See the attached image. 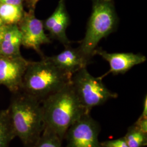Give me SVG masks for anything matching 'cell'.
<instances>
[{
	"mask_svg": "<svg viewBox=\"0 0 147 147\" xmlns=\"http://www.w3.org/2000/svg\"><path fill=\"white\" fill-rule=\"evenodd\" d=\"M21 92L15 93L8 111L16 137L33 147L45 127L42 102Z\"/></svg>",
	"mask_w": 147,
	"mask_h": 147,
	"instance_id": "6da1fadb",
	"label": "cell"
},
{
	"mask_svg": "<svg viewBox=\"0 0 147 147\" xmlns=\"http://www.w3.org/2000/svg\"><path fill=\"white\" fill-rule=\"evenodd\" d=\"M45 126L63 140L69 128L86 113L71 82L42 101Z\"/></svg>",
	"mask_w": 147,
	"mask_h": 147,
	"instance_id": "7a4b0ae2",
	"label": "cell"
},
{
	"mask_svg": "<svg viewBox=\"0 0 147 147\" xmlns=\"http://www.w3.org/2000/svg\"><path fill=\"white\" fill-rule=\"evenodd\" d=\"M71 79L44 56L39 61H30L21 91L42 102L70 83Z\"/></svg>",
	"mask_w": 147,
	"mask_h": 147,
	"instance_id": "3957f363",
	"label": "cell"
},
{
	"mask_svg": "<svg viewBox=\"0 0 147 147\" xmlns=\"http://www.w3.org/2000/svg\"><path fill=\"white\" fill-rule=\"evenodd\" d=\"M92 12L83 39L77 47L90 63L100 41L116 31L118 25L113 0H91Z\"/></svg>",
	"mask_w": 147,
	"mask_h": 147,
	"instance_id": "277c9868",
	"label": "cell"
},
{
	"mask_svg": "<svg viewBox=\"0 0 147 147\" xmlns=\"http://www.w3.org/2000/svg\"><path fill=\"white\" fill-rule=\"evenodd\" d=\"M71 84L80 102L86 111L90 113L95 106L103 105L108 100L116 99L118 95L108 89L99 77L95 78L86 68L74 74Z\"/></svg>",
	"mask_w": 147,
	"mask_h": 147,
	"instance_id": "5b68a950",
	"label": "cell"
},
{
	"mask_svg": "<svg viewBox=\"0 0 147 147\" xmlns=\"http://www.w3.org/2000/svg\"><path fill=\"white\" fill-rule=\"evenodd\" d=\"M100 126L98 122L86 113L75 122L64 136L66 147H99Z\"/></svg>",
	"mask_w": 147,
	"mask_h": 147,
	"instance_id": "8992f818",
	"label": "cell"
},
{
	"mask_svg": "<svg viewBox=\"0 0 147 147\" xmlns=\"http://www.w3.org/2000/svg\"><path fill=\"white\" fill-rule=\"evenodd\" d=\"M17 25L21 33L22 46L31 49L43 57L44 55L40 47L44 44L51 43V39L45 32L43 21L35 16L34 10L25 11L21 21Z\"/></svg>",
	"mask_w": 147,
	"mask_h": 147,
	"instance_id": "52a82bcc",
	"label": "cell"
},
{
	"mask_svg": "<svg viewBox=\"0 0 147 147\" xmlns=\"http://www.w3.org/2000/svg\"><path fill=\"white\" fill-rule=\"evenodd\" d=\"M30 61L20 55H0V86L11 92L21 90L24 74Z\"/></svg>",
	"mask_w": 147,
	"mask_h": 147,
	"instance_id": "ba28073f",
	"label": "cell"
},
{
	"mask_svg": "<svg viewBox=\"0 0 147 147\" xmlns=\"http://www.w3.org/2000/svg\"><path fill=\"white\" fill-rule=\"evenodd\" d=\"M98 55L106 61L110 65V69L106 73L99 76L102 80L108 75L124 74L134 66L145 62L147 58L141 53H109L102 48H96L94 55Z\"/></svg>",
	"mask_w": 147,
	"mask_h": 147,
	"instance_id": "9c48e42d",
	"label": "cell"
},
{
	"mask_svg": "<svg viewBox=\"0 0 147 147\" xmlns=\"http://www.w3.org/2000/svg\"><path fill=\"white\" fill-rule=\"evenodd\" d=\"M70 24V19L67 10L65 0H59L53 13L43 21L44 29L49 32L48 36L50 39L57 40L64 47L71 43L66 34Z\"/></svg>",
	"mask_w": 147,
	"mask_h": 147,
	"instance_id": "30bf717a",
	"label": "cell"
},
{
	"mask_svg": "<svg viewBox=\"0 0 147 147\" xmlns=\"http://www.w3.org/2000/svg\"><path fill=\"white\" fill-rule=\"evenodd\" d=\"M47 57L70 78L79 70L86 68L89 63L80 53L78 48H73L70 45L64 47L63 51L57 55Z\"/></svg>",
	"mask_w": 147,
	"mask_h": 147,
	"instance_id": "8fae6325",
	"label": "cell"
},
{
	"mask_svg": "<svg viewBox=\"0 0 147 147\" xmlns=\"http://www.w3.org/2000/svg\"><path fill=\"white\" fill-rule=\"evenodd\" d=\"M21 46V35L18 25H6L5 32L0 44V55H20Z\"/></svg>",
	"mask_w": 147,
	"mask_h": 147,
	"instance_id": "7c38bea8",
	"label": "cell"
},
{
	"mask_svg": "<svg viewBox=\"0 0 147 147\" xmlns=\"http://www.w3.org/2000/svg\"><path fill=\"white\" fill-rule=\"evenodd\" d=\"M25 11L23 5H11L0 3V19L5 25H18Z\"/></svg>",
	"mask_w": 147,
	"mask_h": 147,
	"instance_id": "4fadbf2b",
	"label": "cell"
},
{
	"mask_svg": "<svg viewBox=\"0 0 147 147\" xmlns=\"http://www.w3.org/2000/svg\"><path fill=\"white\" fill-rule=\"evenodd\" d=\"M16 137L8 109L0 110V147H8Z\"/></svg>",
	"mask_w": 147,
	"mask_h": 147,
	"instance_id": "5bb4252c",
	"label": "cell"
},
{
	"mask_svg": "<svg viewBox=\"0 0 147 147\" xmlns=\"http://www.w3.org/2000/svg\"><path fill=\"white\" fill-rule=\"evenodd\" d=\"M124 138L129 147H144L147 144V134L138 129L135 125L130 126Z\"/></svg>",
	"mask_w": 147,
	"mask_h": 147,
	"instance_id": "9a60e30c",
	"label": "cell"
},
{
	"mask_svg": "<svg viewBox=\"0 0 147 147\" xmlns=\"http://www.w3.org/2000/svg\"><path fill=\"white\" fill-rule=\"evenodd\" d=\"M62 141L55 132L45 126L33 147H63Z\"/></svg>",
	"mask_w": 147,
	"mask_h": 147,
	"instance_id": "2e32d148",
	"label": "cell"
},
{
	"mask_svg": "<svg viewBox=\"0 0 147 147\" xmlns=\"http://www.w3.org/2000/svg\"><path fill=\"white\" fill-rule=\"evenodd\" d=\"M100 145L104 147H129L124 137L116 140L100 142Z\"/></svg>",
	"mask_w": 147,
	"mask_h": 147,
	"instance_id": "e0dca14e",
	"label": "cell"
},
{
	"mask_svg": "<svg viewBox=\"0 0 147 147\" xmlns=\"http://www.w3.org/2000/svg\"><path fill=\"white\" fill-rule=\"evenodd\" d=\"M134 125L143 132L147 134V118H138Z\"/></svg>",
	"mask_w": 147,
	"mask_h": 147,
	"instance_id": "ac0fdd59",
	"label": "cell"
},
{
	"mask_svg": "<svg viewBox=\"0 0 147 147\" xmlns=\"http://www.w3.org/2000/svg\"><path fill=\"white\" fill-rule=\"evenodd\" d=\"M26 0H0L1 3H5L11 5H21Z\"/></svg>",
	"mask_w": 147,
	"mask_h": 147,
	"instance_id": "d6986e66",
	"label": "cell"
},
{
	"mask_svg": "<svg viewBox=\"0 0 147 147\" xmlns=\"http://www.w3.org/2000/svg\"><path fill=\"white\" fill-rule=\"evenodd\" d=\"M140 118H147V95L145 96L143 103V110Z\"/></svg>",
	"mask_w": 147,
	"mask_h": 147,
	"instance_id": "ffe728a7",
	"label": "cell"
},
{
	"mask_svg": "<svg viewBox=\"0 0 147 147\" xmlns=\"http://www.w3.org/2000/svg\"><path fill=\"white\" fill-rule=\"evenodd\" d=\"M39 0H26V1L28 4V6L30 9L34 10L36 6L37 5V3L39 2Z\"/></svg>",
	"mask_w": 147,
	"mask_h": 147,
	"instance_id": "44dd1931",
	"label": "cell"
},
{
	"mask_svg": "<svg viewBox=\"0 0 147 147\" xmlns=\"http://www.w3.org/2000/svg\"><path fill=\"white\" fill-rule=\"evenodd\" d=\"M5 28H6V25H5L0 27V44H1V42H2L4 33L5 32Z\"/></svg>",
	"mask_w": 147,
	"mask_h": 147,
	"instance_id": "7402d4cb",
	"label": "cell"
},
{
	"mask_svg": "<svg viewBox=\"0 0 147 147\" xmlns=\"http://www.w3.org/2000/svg\"><path fill=\"white\" fill-rule=\"evenodd\" d=\"M3 25H5V24H4V23H3V22L2 21V20L0 19V27L2 26Z\"/></svg>",
	"mask_w": 147,
	"mask_h": 147,
	"instance_id": "603a6c76",
	"label": "cell"
},
{
	"mask_svg": "<svg viewBox=\"0 0 147 147\" xmlns=\"http://www.w3.org/2000/svg\"><path fill=\"white\" fill-rule=\"evenodd\" d=\"M99 147H102V146H101V145H100V146H99Z\"/></svg>",
	"mask_w": 147,
	"mask_h": 147,
	"instance_id": "cb8c5ba5",
	"label": "cell"
}]
</instances>
